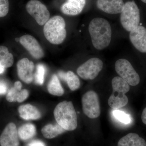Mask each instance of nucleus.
<instances>
[{
  "label": "nucleus",
  "mask_w": 146,
  "mask_h": 146,
  "mask_svg": "<svg viewBox=\"0 0 146 146\" xmlns=\"http://www.w3.org/2000/svg\"><path fill=\"white\" fill-rule=\"evenodd\" d=\"M58 76L61 79L67 82L69 88L72 91H75L79 88L80 85L79 79L72 71H68L66 73L59 71Z\"/></svg>",
  "instance_id": "nucleus-19"
},
{
  "label": "nucleus",
  "mask_w": 146,
  "mask_h": 146,
  "mask_svg": "<svg viewBox=\"0 0 146 146\" xmlns=\"http://www.w3.org/2000/svg\"><path fill=\"white\" fill-rule=\"evenodd\" d=\"M129 32V39L134 47L141 52L146 53L145 28L139 25Z\"/></svg>",
  "instance_id": "nucleus-13"
},
{
  "label": "nucleus",
  "mask_w": 146,
  "mask_h": 146,
  "mask_svg": "<svg viewBox=\"0 0 146 146\" xmlns=\"http://www.w3.org/2000/svg\"><path fill=\"white\" fill-rule=\"evenodd\" d=\"M5 68L0 67V74H2L5 71Z\"/></svg>",
  "instance_id": "nucleus-30"
},
{
  "label": "nucleus",
  "mask_w": 146,
  "mask_h": 146,
  "mask_svg": "<svg viewBox=\"0 0 146 146\" xmlns=\"http://www.w3.org/2000/svg\"><path fill=\"white\" fill-rule=\"evenodd\" d=\"M20 42L35 59H40L44 56V52L41 45L36 39L31 35H26L21 36Z\"/></svg>",
  "instance_id": "nucleus-10"
},
{
  "label": "nucleus",
  "mask_w": 146,
  "mask_h": 146,
  "mask_svg": "<svg viewBox=\"0 0 146 146\" xmlns=\"http://www.w3.org/2000/svg\"><path fill=\"white\" fill-rule=\"evenodd\" d=\"M89 31L94 46L102 50L109 46L112 37V30L109 22L100 18H94L91 21Z\"/></svg>",
  "instance_id": "nucleus-1"
},
{
  "label": "nucleus",
  "mask_w": 146,
  "mask_h": 146,
  "mask_svg": "<svg viewBox=\"0 0 146 146\" xmlns=\"http://www.w3.org/2000/svg\"><path fill=\"white\" fill-rule=\"evenodd\" d=\"M54 115L57 123L65 130L72 131L77 127V116L72 102L59 103L55 108Z\"/></svg>",
  "instance_id": "nucleus-2"
},
{
  "label": "nucleus",
  "mask_w": 146,
  "mask_h": 146,
  "mask_svg": "<svg viewBox=\"0 0 146 146\" xmlns=\"http://www.w3.org/2000/svg\"><path fill=\"white\" fill-rule=\"evenodd\" d=\"M118 146H146V142L136 133H131L122 137L118 142Z\"/></svg>",
  "instance_id": "nucleus-18"
},
{
  "label": "nucleus",
  "mask_w": 146,
  "mask_h": 146,
  "mask_svg": "<svg viewBox=\"0 0 146 146\" xmlns=\"http://www.w3.org/2000/svg\"><path fill=\"white\" fill-rule=\"evenodd\" d=\"M17 72L19 78L24 82L30 84L33 80L34 64L28 58H23L17 63Z\"/></svg>",
  "instance_id": "nucleus-12"
},
{
  "label": "nucleus",
  "mask_w": 146,
  "mask_h": 146,
  "mask_svg": "<svg viewBox=\"0 0 146 146\" xmlns=\"http://www.w3.org/2000/svg\"><path fill=\"white\" fill-rule=\"evenodd\" d=\"M21 118L26 120H37L41 117V112L34 106L30 104L22 105L18 108Z\"/></svg>",
  "instance_id": "nucleus-17"
},
{
  "label": "nucleus",
  "mask_w": 146,
  "mask_h": 146,
  "mask_svg": "<svg viewBox=\"0 0 146 146\" xmlns=\"http://www.w3.org/2000/svg\"><path fill=\"white\" fill-rule=\"evenodd\" d=\"M7 86L5 82L0 81V95H4L7 93Z\"/></svg>",
  "instance_id": "nucleus-27"
},
{
  "label": "nucleus",
  "mask_w": 146,
  "mask_h": 146,
  "mask_svg": "<svg viewBox=\"0 0 146 146\" xmlns=\"http://www.w3.org/2000/svg\"><path fill=\"white\" fill-rule=\"evenodd\" d=\"M120 21L123 27L127 31L136 28L140 22V11L134 1L125 3L120 16Z\"/></svg>",
  "instance_id": "nucleus-5"
},
{
  "label": "nucleus",
  "mask_w": 146,
  "mask_h": 146,
  "mask_svg": "<svg viewBox=\"0 0 146 146\" xmlns=\"http://www.w3.org/2000/svg\"><path fill=\"white\" fill-rule=\"evenodd\" d=\"M142 121L146 125V107L142 112V116H141Z\"/></svg>",
  "instance_id": "nucleus-29"
},
{
  "label": "nucleus",
  "mask_w": 146,
  "mask_h": 146,
  "mask_svg": "<svg viewBox=\"0 0 146 146\" xmlns=\"http://www.w3.org/2000/svg\"><path fill=\"white\" fill-rule=\"evenodd\" d=\"M84 113L90 119L98 117L100 115V106L98 96L95 91H90L84 94L82 98Z\"/></svg>",
  "instance_id": "nucleus-7"
},
{
  "label": "nucleus",
  "mask_w": 146,
  "mask_h": 146,
  "mask_svg": "<svg viewBox=\"0 0 146 146\" xmlns=\"http://www.w3.org/2000/svg\"><path fill=\"white\" fill-rule=\"evenodd\" d=\"M85 5V0H68L60 9L65 15L76 16L81 13Z\"/></svg>",
  "instance_id": "nucleus-16"
},
{
  "label": "nucleus",
  "mask_w": 146,
  "mask_h": 146,
  "mask_svg": "<svg viewBox=\"0 0 146 146\" xmlns=\"http://www.w3.org/2000/svg\"><path fill=\"white\" fill-rule=\"evenodd\" d=\"M115 69L120 77L123 78L129 85L135 86L140 81V76L132 65L126 59H119L115 64Z\"/></svg>",
  "instance_id": "nucleus-6"
},
{
  "label": "nucleus",
  "mask_w": 146,
  "mask_h": 146,
  "mask_svg": "<svg viewBox=\"0 0 146 146\" xmlns=\"http://www.w3.org/2000/svg\"><path fill=\"white\" fill-rule=\"evenodd\" d=\"M19 138L23 141L31 139L36 134V127L34 125L28 123L25 124L18 129Z\"/></svg>",
  "instance_id": "nucleus-21"
},
{
  "label": "nucleus",
  "mask_w": 146,
  "mask_h": 146,
  "mask_svg": "<svg viewBox=\"0 0 146 146\" xmlns=\"http://www.w3.org/2000/svg\"><path fill=\"white\" fill-rule=\"evenodd\" d=\"M103 67V63L101 59L92 58L79 66L77 73L84 80H93L98 76Z\"/></svg>",
  "instance_id": "nucleus-8"
},
{
  "label": "nucleus",
  "mask_w": 146,
  "mask_h": 146,
  "mask_svg": "<svg viewBox=\"0 0 146 146\" xmlns=\"http://www.w3.org/2000/svg\"><path fill=\"white\" fill-rule=\"evenodd\" d=\"M143 2L145 3H146V0H141Z\"/></svg>",
  "instance_id": "nucleus-31"
},
{
  "label": "nucleus",
  "mask_w": 146,
  "mask_h": 146,
  "mask_svg": "<svg viewBox=\"0 0 146 146\" xmlns=\"http://www.w3.org/2000/svg\"><path fill=\"white\" fill-rule=\"evenodd\" d=\"M27 11L40 26L44 25L50 19V13L44 4L38 0H30L26 5Z\"/></svg>",
  "instance_id": "nucleus-9"
},
{
  "label": "nucleus",
  "mask_w": 146,
  "mask_h": 146,
  "mask_svg": "<svg viewBox=\"0 0 146 146\" xmlns=\"http://www.w3.org/2000/svg\"><path fill=\"white\" fill-rule=\"evenodd\" d=\"M112 113L115 118L122 123L128 124L131 122L130 115L126 114L123 111L118 110H114Z\"/></svg>",
  "instance_id": "nucleus-24"
},
{
  "label": "nucleus",
  "mask_w": 146,
  "mask_h": 146,
  "mask_svg": "<svg viewBox=\"0 0 146 146\" xmlns=\"http://www.w3.org/2000/svg\"><path fill=\"white\" fill-rule=\"evenodd\" d=\"M49 93L53 96H61L64 93V89L61 86L57 75L54 74L48 85Z\"/></svg>",
  "instance_id": "nucleus-22"
},
{
  "label": "nucleus",
  "mask_w": 146,
  "mask_h": 146,
  "mask_svg": "<svg viewBox=\"0 0 146 146\" xmlns=\"http://www.w3.org/2000/svg\"><path fill=\"white\" fill-rule=\"evenodd\" d=\"M29 146H46L45 144L42 141L39 140H35L32 141L29 144Z\"/></svg>",
  "instance_id": "nucleus-28"
},
{
  "label": "nucleus",
  "mask_w": 146,
  "mask_h": 146,
  "mask_svg": "<svg viewBox=\"0 0 146 146\" xmlns=\"http://www.w3.org/2000/svg\"><path fill=\"white\" fill-rule=\"evenodd\" d=\"M66 24L61 16L51 18L45 24L44 34L47 40L53 44H60L64 42L67 35Z\"/></svg>",
  "instance_id": "nucleus-3"
},
{
  "label": "nucleus",
  "mask_w": 146,
  "mask_h": 146,
  "mask_svg": "<svg viewBox=\"0 0 146 146\" xmlns=\"http://www.w3.org/2000/svg\"><path fill=\"white\" fill-rule=\"evenodd\" d=\"M9 11V0H0V18L6 16Z\"/></svg>",
  "instance_id": "nucleus-26"
},
{
  "label": "nucleus",
  "mask_w": 146,
  "mask_h": 146,
  "mask_svg": "<svg viewBox=\"0 0 146 146\" xmlns=\"http://www.w3.org/2000/svg\"><path fill=\"white\" fill-rule=\"evenodd\" d=\"M46 73V68L44 65L42 64L36 65V72L35 73V81L36 83L42 85L44 80V76Z\"/></svg>",
  "instance_id": "nucleus-25"
},
{
  "label": "nucleus",
  "mask_w": 146,
  "mask_h": 146,
  "mask_svg": "<svg viewBox=\"0 0 146 146\" xmlns=\"http://www.w3.org/2000/svg\"><path fill=\"white\" fill-rule=\"evenodd\" d=\"M22 84L20 81H16L7 94L6 99L9 102L21 103L28 98L29 92L27 89H22Z\"/></svg>",
  "instance_id": "nucleus-15"
},
{
  "label": "nucleus",
  "mask_w": 146,
  "mask_h": 146,
  "mask_svg": "<svg viewBox=\"0 0 146 146\" xmlns=\"http://www.w3.org/2000/svg\"><path fill=\"white\" fill-rule=\"evenodd\" d=\"M19 136L18 129L14 123L7 125L0 136L1 146H18Z\"/></svg>",
  "instance_id": "nucleus-11"
},
{
  "label": "nucleus",
  "mask_w": 146,
  "mask_h": 146,
  "mask_svg": "<svg viewBox=\"0 0 146 146\" xmlns=\"http://www.w3.org/2000/svg\"><path fill=\"white\" fill-rule=\"evenodd\" d=\"M65 131L58 123L55 125L48 124L42 128L41 131L45 138L52 139L64 133Z\"/></svg>",
  "instance_id": "nucleus-20"
},
{
  "label": "nucleus",
  "mask_w": 146,
  "mask_h": 146,
  "mask_svg": "<svg viewBox=\"0 0 146 146\" xmlns=\"http://www.w3.org/2000/svg\"><path fill=\"white\" fill-rule=\"evenodd\" d=\"M13 54L9 52L7 48L5 46H0V67L10 68L13 65Z\"/></svg>",
  "instance_id": "nucleus-23"
},
{
  "label": "nucleus",
  "mask_w": 146,
  "mask_h": 146,
  "mask_svg": "<svg viewBox=\"0 0 146 146\" xmlns=\"http://www.w3.org/2000/svg\"><path fill=\"white\" fill-rule=\"evenodd\" d=\"M112 93L108 100L110 107L118 110L125 106L128 102V99L125 95L130 90L128 84L120 77H115L112 80Z\"/></svg>",
  "instance_id": "nucleus-4"
},
{
  "label": "nucleus",
  "mask_w": 146,
  "mask_h": 146,
  "mask_svg": "<svg viewBox=\"0 0 146 146\" xmlns=\"http://www.w3.org/2000/svg\"><path fill=\"white\" fill-rule=\"evenodd\" d=\"M124 5L123 0H98L97 2L98 8L108 14L121 13Z\"/></svg>",
  "instance_id": "nucleus-14"
}]
</instances>
